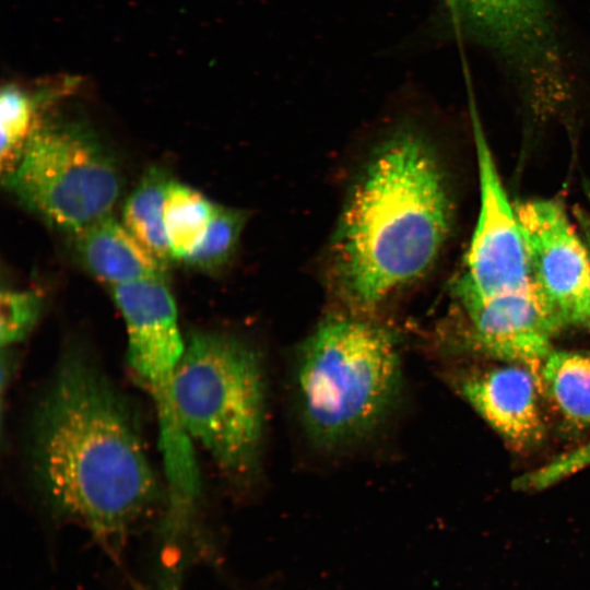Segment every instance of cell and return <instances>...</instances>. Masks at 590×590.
<instances>
[{
	"mask_svg": "<svg viewBox=\"0 0 590 590\" xmlns=\"http://www.w3.org/2000/svg\"><path fill=\"white\" fill-rule=\"evenodd\" d=\"M32 456L51 505L101 536L121 534L157 497L129 404L81 350L62 356L36 408Z\"/></svg>",
	"mask_w": 590,
	"mask_h": 590,
	"instance_id": "1",
	"label": "cell"
},
{
	"mask_svg": "<svg viewBox=\"0 0 590 590\" xmlns=\"http://www.w3.org/2000/svg\"><path fill=\"white\" fill-rule=\"evenodd\" d=\"M452 204L444 169L411 127L389 134L354 180L330 244L333 287L351 311L370 315L434 266Z\"/></svg>",
	"mask_w": 590,
	"mask_h": 590,
	"instance_id": "2",
	"label": "cell"
},
{
	"mask_svg": "<svg viewBox=\"0 0 590 590\" xmlns=\"http://www.w3.org/2000/svg\"><path fill=\"white\" fill-rule=\"evenodd\" d=\"M402 349L397 332L353 312L333 315L300 343L294 365L299 422L321 450H340L376 433L402 390Z\"/></svg>",
	"mask_w": 590,
	"mask_h": 590,
	"instance_id": "3",
	"label": "cell"
},
{
	"mask_svg": "<svg viewBox=\"0 0 590 590\" xmlns=\"http://www.w3.org/2000/svg\"><path fill=\"white\" fill-rule=\"evenodd\" d=\"M180 423L231 479L251 480L261 463L267 384L258 351L223 332L190 333L175 379Z\"/></svg>",
	"mask_w": 590,
	"mask_h": 590,
	"instance_id": "4",
	"label": "cell"
},
{
	"mask_svg": "<svg viewBox=\"0 0 590 590\" xmlns=\"http://www.w3.org/2000/svg\"><path fill=\"white\" fill-rule=\"evenodd\" d=\"M2 181L25 208L73 235L109 215L121 190L119 167L97 133L60 115L43 116Z\"/></svg>",
	"mask_w": 590,
	"mask_h": 590,
	"instance_id": "5",
	"label": "cell"
},
{
	"mask_svg": "<svg viewBox=\"0 0 590 590\" xmlns=\"http://www.w3.org/2000/svg\"><path fill=\"white\" fill-rule=\"evenodd\" d=\"M110 288L127 330L128 362L157 413L172 519L179 521L196 502L200 482L192 441L180 423L175 400L176 371L186 343L176 305L164 278Z\"/></svg>",
	"mask_w": 590,
	"mask_h": 590,
	"instance_id": "6",
	"label": "cell"
},
{
	"mask_svg": "<svg viewBox=\"0 0 590 590\" xmlns=\"http://www.w3.org/2000/svg\"><path fill=\"white\" fill-rule=\"evenodd\" d=\"M468 32L504 58L541 102L559 97L562 71L547 0H447Z\"/></svg>",
	"mask_w": 590,
	"mask_h": 590,
	"instance_id": "7",
	"label": "cell"
},
{
	"mask_svg": "<svg viewBox=\"0 0 590 590\" xmlns=\"http://www.w3.org/2000/svg\"><path fill=\"white\" fill-rule=\"evenodd\" d=\"M530 279L564 326L588 328L590 318V253L554 200H531L517 208Z\"/></svg>",
	"mask_w": 590,
	"mask_h": 590,
	"instance_id": "8",
	"label": "cell"
},
{
	"mask_svg": "<svg viewBox=\"0 0 590 590\" xmlns=\"http://www.w3.org/2000/svg\"><path fill=\"white\" fill-rule=\"evenodd\" d=\"M480 209L457 281L482 296L529 287V261L517 209L512 206L494 156L480 128L474 130Z\"/></svg>",
	"mask_w": 590,
	"mask_h": 590,
	"instance_id": "9",
	"label": "cell"
},
{
	"mask_svg": "<svg viewBox=\"0 0 590 590\" xmlns=\"http://www.w3.org/2000/svg\"><path fill=\"white\" fill-rule=\"evenodd\" d=\"M455 294L474 346L506 364L529 368L540 380L542 363L553 350L552 338L564 323L533 283L522 290L482 296L457 281Z\"/></svg>",
	"mask_w": 590,
	"mask_h": 590,
	"instance_id": "10",
	"label": "cell"
},
{
	"mask_svg": "<svg viewBox=\"0 0 590 590\" xmlns=\"http://www.w3.org/2000/svg\"><path fill=\"white\" fill-rule=\"evenodd\" d=\"M457 387L474 411L515 449L530 448L543 438L541 385L529 368L506 364L463 377Z\"/></svg>",
	"mask_w": 590,
	"mask_h": 590,
	"instance_id": "11",
	"label": "cell"
},
{
	"mask_svg": "<svg viewBox=\"0 0 590 590\" xmlns=\"http://www.w3.org/2000/svg\"><path fill=\"white\" fill-rule=\"evenodd\" d=\"M75 236V251L85 269L110 287L164 278L166 267L110 214Z\"/></svg>",
	"mask_w": 590,
	"mask_h": 590,
	"instance_id": "12",
	"label": "cell"
},
{
	"mask_svg": "<svg viewBox=\"0 0 590 590\" xmlns=\"http://www.w3.org/2000/svg\"><path fill=\"white\" fill-rule=\"evenodd\" d=\"M540 385L565 422L590 426V355L552 350L542 363Z\"/></svg>",
	"mask_w": 590,
	"mask_h": 590,
	"instance_id": "13",
	"label": "cell"
},
{
	"mask_svg": "<svg viewBox=\"0 0 590 590\" xmlns=\"http://www.w3.org/2000/svg\"><path fill=\"white\" fill-rule=\"evenodd\" d=\"M169 182L164 169L149 168L127 198L122 210V224L165 267L173 259L163 221Z\"/></svg>",
	"mask_w": 590,
	"mask_h": 590,
	"instance_id": "14",
	"label": "cell"
},
{
	"mask_svg": "<svg viewBox=\"0 0 590 590\" xmlns=\"http://www.w3.org/2000/svg\"><path fill=\"white\" fill-rule=\"evenodd\" d=\"M44 90L30 93L17 85L8 84L0 95V165L2 177L9 174L44 116V106L56 96Z\"/></svg>",
	"mask_w": 590,
	"mask_h": 590,
	"instance_id": "15",
	"label": "cell"
},
{
	"mask_svg": "<svg viewBox=\"0 0 590 590\" xmlns=\"http://www.w3.org/2000/svg\"><path fill=\"white\" fill-rule=\"evenodd\" d=\"M215 203L202 193L170 180L164 201V231L173 259L184 260L200 243Z\"/></svg>",
	"mask_w": 590,
	"mask_h": 590,
	"instance_id": "16",
	"label": "cell"
},
{
	"mask_svg": "<svg viewBox=\"0 0 590 590\" xmlns=\"http://www.w3.org/2000/svg\"><path fill=\"white\" fill-rule=\"evenodd\" d=\"M246 220L245 211L215 204L205 234L184 261L201 271L221 270L234 256Z\"/></svg>",
	"mask_w": 590,
	"mask_h": 590,
	"instance_id": "17",
	"label": "cell"
},
{
	"mask_svg": "<svg viewBox=\"0 0 590 590\" xmlns=\"http://www.w3.org/2000/svg\"><path fill=\"white\" fill-rule=\"evenodd\" d=\"M42 310V297L32 290H5L0 296V341L4 350L26 338Z\"/></svg>",
	"mask_w": 590,
	"mask_h": 590,
	"instance_id": "18",
	"label": "cell"
},
{
	"mask_svg": "<svg viewBox=\"0 0 590 590\" xmlns=\"http://www.w3.org/2000/svg\"><path fill=\"white\" fill-rule=\"evenodd\" d=\"M590 465V440L552 459L547 463L517 477L515 487L521 491H541Z\"/></svg>",
	"mask_w": 590,
	"mask_h": 590,
	"instance_id": "19",
	"label": "cell"
},
{
	"mask_svg": "<svg viewBox=\"0 0 590 590\" xmlns=\"http://www.w3.org/2000/svg\"><path fill=\"white\" fill-rule=\"evenodd\" d=\"M575 215L580 228V234L588 247L589 253H590V212L585 210H576ZM588 328L590 329V318Z\"/></svg>",
	"mask_w": 590,
	"mask_h": 590,
	"instance_id": "20",
	"label": "cell"
}]
</instances>
